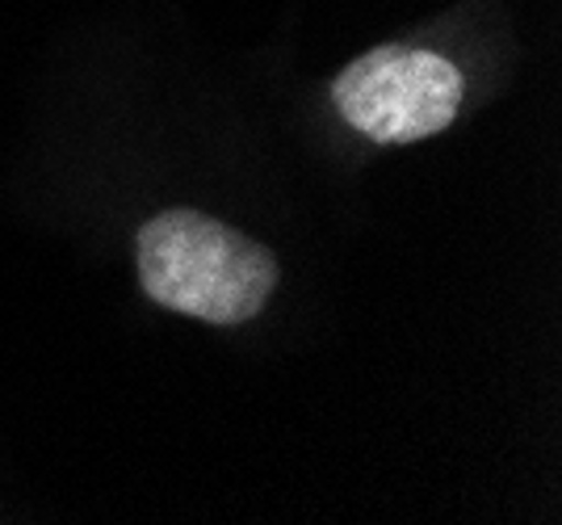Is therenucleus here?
Segmentation results:
<instances>
[{
	"label": "nucleus",
	"instance_id": "1",
	"mask_svg": "<svg viewBox=\"0 0 562 525\" xmlns=\"http://www.w3.org/2000/svg\"><path fill=\"white\" fill-rule=\"evenodd\" d=\"M135 257L151 303L206 324L252 320L278 287L269 248L198 211L156 215L135 239Z\"/></svg>",
	"mask_w": 562,
	"mask_h": 525
},
{
	"label": "nucleus",
	"instance_id": "2",
	"mask_svg": "<svg viewBox=\"0 0 562 525\" xmlns=\"http://www.w3.org/2000/svg\"><path fill=\"white\" fill-rule=\"evenodd\" d=\"M336 110L374 144H416L446 131L462 105V76L446 55L374 47L331 85Z\"/></svg>",
	"mask_w": 562,
	"mask_h": 525
}]
</instances>
